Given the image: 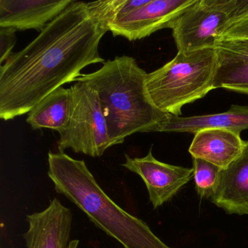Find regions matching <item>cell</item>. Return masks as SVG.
I'll list each match as a JSON object with an SVG mask.
<instances>
[{"label":"cell","instance_id":"8992f818","mask_svg":"<svg viewBox=\"0 0 248 248\" xmlns=\"http://www.w3.org/2000/svg\"><path fill=\"white\" fill-rule=\"evenodd\" d=\"M70 91L69 122L60 134L59 152L71 149L92 157L101 156L112 145L98 93L83 82H76Z\"/></svg>","mask_w":248,"mask_h":248},{"label":"cell","instance_id":"d6986e66","mask_svg":"<svg viewBox=\"0 0 248 248\" xmlns=\"http://www.w3.org/2000/svg\"><path fill=\"white\" fill-rule=\"evenodd\" d=\"M17 30L8 27H0V64H3L13 54V49L16 43Z\"/></svg>","mask_w":248,"mask_h":248},{"label":"cell","instance_id":"52a82bcc","mask_svg":"<svg viewBox=\"0 0 248 248\" xmlns=\"http://www.w3.org/2000/svg\"><path fill=\"white\" fill-rule=\"evenodd\" d=\"M195 0H149L148 3L116 18L108 25L114 37L129 41L141 40L163 29H172L175 20Z\"/></svg>","mask_w":248,"mask_h":248},{"label":"cell","instance_id":"5b68a950","mask_svg":"<svg viewBox=\"0 0 248 248\" xmlns=\"http://www.w3.org/2000/svg\"><path fill=\"white\" fill-rule=\"evenodd\" d=\"M248 14V0H195L173 23L178 52L214 47L216 40Z\"/></svg>","mask_w":248,"mask_h":248},{"label":"cell","instance_id":"277c9868","mask_svg":"<svg viewBox=\"0 0 248 248\" xmlns=\"http://www.w3.org/2000/svg\"><path fill=\"white\" fill-rule=\"evenodd\" d=\"M217 62L215 47L178 51L172 60L146 75V91L152 104L162 112L181 115L184 106L214 89Z\"/></svg>","mask_w":248,"mask_h":248},{"label":"cell","instance_id":"4fadbf2b","mask_svg":"<svg viewBox=\"0 0 248 248\" xmlns=\"http://www.w3.org/2000/svg\"><path fill=\"white\" fill-rule=\"evenodd\" d=\"M240 133L226 129H206L194 134L188 149L192 158L202 159L220 169L227 168L243 151Z\"/></svg>","mask_w":248,"mask_h":248},{"label":"cell","instance_id":"30bf717a","mask_svg":"<svg viewBox=\"0 0 248 248\" xmlns=\"http://www.w3.org/2000/svg\"><path fill=\"white\" fill-rule=\"evenodd\" d=\"M72 2L73 0H0V27L42 31Z\"/></svg>","mask_w":248,"mask_h":248},{"label":"cell","instance_id":"6da1fadb","mask_svg":"<svg viewBox=\"0 0 248 248\" xmlns=\"http://www.w3.org/2000/svg\"><path fill=\"white\" fill-rule=\"evenodd\" d=\"M107 31L90 16L85 2L73 0L0 66V118L27 114L52 92L75 82L86 66L104 63L99 45Z\"/></svg>","mask_w":248,"mask_h":248},{"label":"cell","instance_id":"7c38bea8","mask_svg":"<svg viewBox=\"0 0 248 248\" xmlns=\"http://www.w3.org/2000/svg\"><path fill=\"white\" fill-rule=\"evenodd\" d=\"M206 129H226L241 133L248 130V106L232 105L219 114L182 117L168 114L153 132L197 133Z\"/></svg>","mask_w":248,"mask_h":248},{"label":"cell","instance_id":"ac0fdd59","mask_svg":"<svg viewBox=\"0 0 248 248\" xmlns=\"http://www.w3.org/2000/svg\"><path fill=\"white\" fill-rule=\"evenodd\" d=\"M215 48L248 62V39L218 38Z\"/></svg>","mask_w":248,"mask_h":248},{"label":"cell","instance_id":"5bb4252c","mask_svg":"<svg viewBox=\"0 0 248 248\" xmlns=\"http://www.w3.org/2000/svg\"><path fill=\"white\" fill-rule=\"evenodd\" d=\"M70 107V88L61 87L30 110L27 123L34 130L50 129L61 134L67 127Z\"/></svg>","mask_w":248,"mask_h":248},{"label":"cell","instance_id":"9a60e30c","mask_svg":"<svg viewBox=\"0 0 248 248\" xmlns=\"http://www.w3.org/2000/svg\"><path fill=\"white\" fill-rule=\"evenodd\" d=\"M216 51L218 62L213 82L214 89L223 88L248 95V62L224 52Z\"/></svg>","mask_w":248,"mask_h":248},{"label":"cell","instance_id":"ffe728a7","mask_svg":"<svg viewBox=\"0 0 248 248\" xmlns=\"http://www.w3.org/2000/svg\"><path fill=\"white\" fill-rule=\"evenodd\" d=\"M220 38L248 39V14L228 29Z\"/></svg>","mask_w":248,"mask_h":248},{"label":"cell","instance_id":"7a4b0ae2","mask_svg":"<svg viewBox=\"0 0 248 248\" xmlns=\"http://www.w3.org/2000/svg\"><path fill=\"white\" fill-rule=\"evenodd\" d=\"M146 75L134 58L123 56L106 61L96 72L82 74L75 81L85 82L98 93L112 146L135 133H152L168 114L151 101Z\"/></svg>","mask_w":248,"mask_h":248},{"label":"cell","instance_id":"2e32d148","mask_svg":"<svg viewBox=\"0 0 248 248\" xmlns=\"http://www.w3.org/2000/svg\"><path fill=\"white\" fill-rule=\"evenodd\" d=\"M149 1V0H104L85 3L90 16L108 30V25L116 18L148 3Z\"/></svg>","mask_w":248,"mask_h":248},{"label":"cell","instance_id":"e0dca14e","mask_svg":"<svg viewBox=\"0 0 248 248\" xmlns=\"http://www.w3.org/2000/svg\"><path fill=\"white\" fill-rule=\"evenodd\" d=\"M196 189L202 198L211 199L220 183L222 169L202 159L193 158Z\"/></svg>","mask_w":248,"mask_h":248},{"label":"cell","instance_id":"3957f363","mask_svg":"<svg viewBox=\"0 0 248 248\" xmlns=\"http://www.w3.org/2000/svg\"><path fill=\"white\" fill-rule=\"evenodd\" d=\"M49 178L88 218L124 248H171L143 220L119 207L95 181L84 160L63 153H48Z\"/></svg>","mask_w":248,"mask_h":248},{"label":"cell","instance_id":"ba28073f","mask_svg":"<svg viewBox=\"0 0 248 248\" xmlns=\"http://www.w3.org/2000/svg\"><path fill=\"white\" fill-rule=\"evenodd\" d=\"M122 165L143 179L155 209L171 200L194 176L193 168L159 162L152 155V149L144 157L125 155V162Z\"/></svg>","mask_w":248,"mask_h":248},{"label":"cell","instance_id":"9c48e42d","mask_svg":"<svg viewBox=\"0 0 248 248\" xmlns=\"http://www.w3.org/2000/svg\"><path fill=\"white\" fill-rule=\"evenodd\" d=\"M28 229L24 233L27 248H76L70 243L72 213L55 198L47 208L27 215Z\"/></svg>","mask_w":248,"mask_h":248},{"label":"cell","instance_id":"8fae6325","mask_svg":"<svg viewBox=\"0 0 248 248\" xmlns=\"http://www.w3.org/2000/svg\"><path fill=\"white\" fill-rule=\"evenodd\" d=\"M210 201L229 214L248 215V140L242 154L220 172Z\"/></svg>","mask_w":248,"mask_h":248}]
</instances>
